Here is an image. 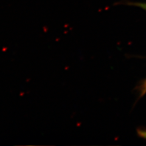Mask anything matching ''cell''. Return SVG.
<instances>
[{"instance_id":"obj_1","label":"cell","mask_w":146,"mask_h":146,"mask_svg":"<svg viewBox=\"0 0 146 146\" xmlns=\"http://www.w3.org/2000/svg\"><path fill=\"white\" fill-rule=\"evenodd\" d=\"M138 135L141 137V138H144L146 139V131L145 130H138Z\"/></svg>"},{"instance_id":"obj_2","label":"cell","mask_w":146,"mask_h":146,"mask_svg":"<svg viewBox=\"0 0 146 146\" xmlns=\"http://www.w3.org/2000/svg\"><path fill=\"white\" fill-rule=\"evenodd\" d=\"M141 96H143L146 93V80L144 82L142 85V88H141Z\"/></svg>"},{"instance_id":"obj_3","label":"cell","mask_w":146,"mask_h":146,"mask_svg":"<svg viewBox=\"0 0 146 146\" xmlns=\"http://www.w3.org/2000/svg\"><path fill=\"white\" fill-rule=\"evenodd\" d=\"M135 5L136 6H138L146 11V3H137V4L136 3Z\"/></svg>"}]
</instances>
